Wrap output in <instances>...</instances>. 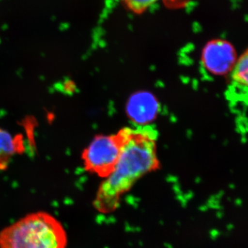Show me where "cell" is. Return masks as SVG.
Listing matches in <instances>:
<instances>
[{"label": "cell", "mask_w": 248, "mask_h": 248, "mask_svg": "<svg viewBox=\"0 0 248 248\" xmlns=\"http://www.w3.org/2000/svg\"><path fill=\"white\" fill-rule=\"evenodd\" d=\"M120 132L123 143L120 158L113 170L99 186L94 202L99 211L115 208L122 195L159 166L158 133L155 127H125Z\"/></svg>", "instance_id": "cell-1"}, {"label": "cell", "mask_w": 248, "mask_h": 248, "mask_svg": "<svg viewBox=\"0 0 248 248\" xmlns=\"http://www.w3.org/2000/svg\"><path fill=\"white\" fill-rule=\"evenodd\" d=\"M67 245L64 227L45 211L28 214L0 232V248H66Z\"/></svg>", "instance_id": "cell-2"}, {"label": "cell", "mask_w": 248, "mask_h": 248, "mask_svg": "<svg viewBox=\"0 0 248 248\" xmlns=\"http://www.w3.org/2000/svg\"><path fill=\"white\" fill-rule=\"evenodd\" d=\"M122 143L120 130L117 133L94 138L83 152L85 169L98 177L107 178L113 170L120 158Z\"/></svg>", "instance_id": "cell-3"}, {"label": "cell", "mask_w": 248, "mask_h": 248, "mask_svg": "<svg viewBox=\"0 0 248 248\" xmlns=\"http://www.w3.org/2000/svg\"><path fill=\"white\" fill-rule=\"evenodd\" d=\"M236 54L230 42L221 39L210 41L202 53L204 66L217 75L228 73L234 66Z\"/></svg>", "instance_id": "cell-4"}, {"label": "cell", "mask_w": 248, "mask_h": 248, "mask_svg": "<svg viewBox=\"0 0 248 248\" xmlns=\"http://www.w3.org/2000/svg\"><path fill=\"white\" fill-rule=\"evenodd\" d=\"M17 151V142L12 135L0 128V170L7 168L10 160Z\"/></svg>", "instance_id": "cell-5"}, {"label": "cell", "mask_w": 248, "mask_h": 248, "mask_svg": "<svg viewBox=\"0 0 248 248\" xmlns=\"http://www.w3.org/2000/svg\"><path fill=\"white\" fill-rule=\"evenodd\" d=\"M232 78L238 84L248 87V49L236 63Z\"/></svg>", "instance_id": "cell-6"}, {"label": "cell", "mask_w": 248, "mask_h": 248, "mask_svg": "<svg viewBox=\"0 0 248 248\" xmlns=\"http://www.w3.org/2000/svg\"><path fill=\"white\" fill-rule=\"evenodd\" d=\"M159 0H122L127 9L135 14H141Z\"/></svg>", "instance_id": "cell-7"}]
</instances>
